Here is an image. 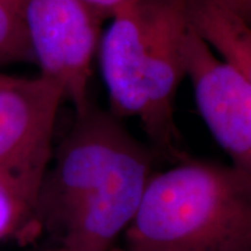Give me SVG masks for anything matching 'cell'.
I'll return each instance as SVG.
<instances>
[{
  "label": "cell",
  "mask_w": 251,
  "mask_h": 251,
  "mask_svg": "<svg viewBox=\"0 0 251 251\" xmlns=\"http://www.w3.org/2000/svg\"><path fill=\"white\" fill-rule=\"evenodd\" d=\"M147 148L95 109L75 115L53 151L35 208V224L69 251H110L125 234L152 176Z\"/></svg>",
  "instance_id": "cell-1"
},
{
  "label": "cell",
  "mask_w": 251,
  "mask_h": 251,
  "mask_svg": "<svg viewBox=\"0 0 251 251\" xmlns=\"http://www.w3.org/2000/svg\"><path fill=\"white\" fill-rule=\"evenodd\" d=\"M122 246L128 251H251V172L184 158L152 173Z\"/></svg>",
  "instance_id": "cell-2"
},
{
  "label": "cell",
  "mask_w": 251,
  "mask_h": 251,
  "mask_svg": "<svg viewBox=\"0 0 251 251\" xmlns=\"http://www.w3.org/2000/svg\"><path fill=\"white\" fill-rule=\"evenodd\" d=\"M62 88L42 75L7 77L0 84V187L34 214L52 161Z\"/></svg>",
  "instance_id": "cell-3"
},
{
  "label": "cell",
  "mask_w": 251,
  "mask_h": 251,
  "mask_svg": "<svg viewBox=\"0 0 251 251\" xmlns=\"http://www.w3.org/2000/svg\"><path fill=\"white\" fill-rule=\"evenodd\" d=\"M39 75L64 92L74 115L87 110L92 64L106 20L84 0H17Z\"/></svg>",
  "instance_id": "cell-4"
},
{
  "label": "cell",
  "mask_w": 251,
  "mask_h": 251,
  "mask_svg": "<svg viewBox=\"0 0 251 251\" xmlns=\"http://www.w3.org/2000/svg\"><path fill=\"white\" fill-rule=\"evenodd\" d=\"M184 78L206 128L232 163L251 172V81L188 25L183 38Z\"/></svg>",
  "instance_id": "cell-5"
},
{
  "label": "cell",
  "mask_w": 251,
  "mask_h": 251,
  "mask_svg": "<svg viewBox=\"0 0 251 251\" xmlns=\"http://www.w3.org/2000/svg\"><path fill=\"white\" fill-rule=\"evenodd\" d=\"M147 7L145 98L140 119L148 137L173 161L184 159L175 123V100L184 78L183 38L190 25L187 0H144Z\"/></svg>",
  "instance_id": "cell-6"
},
{
  "label": "cell",
  "mask_w": 251,
  "mask_h": 251,
  "mask_svg": "<svg viewBox=\"0 0 251 251\" xmlns=\"http://www.w3.org/2000/svg\"><path fill=\"white\" fill-rule=\"evenodd\" d=\"M145 1L125 7L109 18L99 42V63L108 91L110 113L141 119L145 98Z\"/></svg>",
  "instance_id": "cell-7"
},
{
  "label": "cell",
  "mask_w": 251,
  "mask_h": 251,
  "mask_svg": "<svg viewBox=\"0 0 251 251\" xmlns=\"http://www.w3.org/2000/svg\"><path fill=\"white\" fill-rule=\"evenodd\" d=\"M191 25L251 81V25L215 0H187Z\"/></svg>",
  "instance_id": "cell-8"
},
{
  "label": "cell",
  "mask_w": 251,
  "mask_h": 251,
  "mask_svg": "<svg viewBox=\"0 0 251 251\" xmlns=\"http://www.w3.org/2000/svg\"><path fill=\"white\" fill-rule=\"evenodd\" d=\"M32 62L17 0H0V64Z\"/></svg>",
  "instance_id": "cell-9"
},
{
  "label": "cell",
  "mask_w": 251,
  "mask_h": 251,
  "mask_svg": "<svg viewBox=\"0 0 251 251\" xmlns=\"http://www.w3.org/2000/svg\"><path fill=\"white\" fill-rule=\"evenodd\" d=\"M35 222L34 214L9 191L0 187V239L18 233Z\"/></svg>",
  "instance_id": "cell-10"
},
{
  "label": "cell",
  "mask_w": 251,
  "mask_h": 251,
  "mask_svg": "<svg viewBox=\"0 0 251 251\" xmlns=\"http://www.w3.org/2000/svg\"><path fill=\"white\" fill-rule=\"evenodd\" d=\"M84 1L90 4L92 9L97 10L100 16L109 20L117 11L134 4L138 0H84Z\"/></svg>",
  "instance_id": "cell-11"
},
{
  "label": "cell",
  "mask_w": 251,
  "mask_h": 251,
  "mask_svg": "<svg viewBox=\"0 0 251 251\" xmlns=\"http://www.w3.org/2000/svg\"><path fill=\"white\" fill-rule=\"evenodd\" d=\"M215 1L251 25V0H215Z\"/></svg>",
  "instance_id": "cell-12"
},
{
  "label": "cell",
  "mask_w": 251,
  "mask_h": 251,
  "mask_svg": "<svg viewBox=\"0 0 251 251\" xmlns=\"http://www.w3.org/2000/svg\"><path fill=\"white\" fill-rule=\"evenodd\" d=\"M39 251H69L66 250L64 247H62V246H57V247H52V249H45V250H39Z\"/></svg>",
  "instance_id": "cell-13"
},
{
  "label": "cell",
  "mask_w": 251,
  "mask_h": 251,
  "mask_svg": "<svg viewBox=\"0 0 251 251\" xmlns=\"http://www.w3.org/2000/svg\"><path fill=\"white\" fill-rule=\"evenodd\" d=\"M110 251H128V250H126L123 246H115V247H113Z\"/></svg>",
  "instance_id": "cell-14"
},
{
  "label": "cell",
  "mask_w": 251,
  "mask_h": 251,
  "mask_svg": "<svg viewBox=\"0 0 251 251\" xmlns=\"http://www.w3.org/2000/svg\"><path fill=\"white\" fill-rule=\"evenodd\" d=\"M7 77H9V75H4V74H0V84H1V82H3V81L6 80V78H7Z\"/></svg>",
  "instance_id": "cell-15"
}]
</instances>
